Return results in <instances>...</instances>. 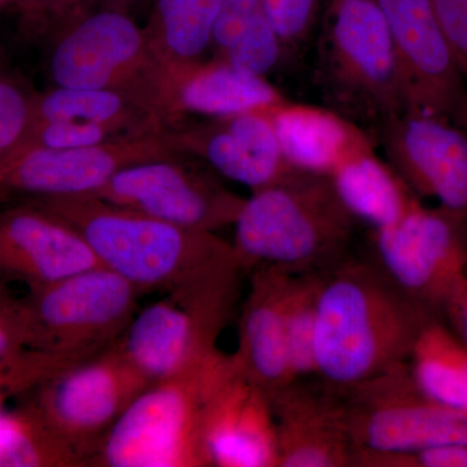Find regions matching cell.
<instances>
[{"label": "cell", "mask_w": 467, "mask_h": 467, "mask_svg": "<svg viewBox=\"0 0 467 467\" xmlns=\"http://www.w3.org/2000/svg\"><path fill=\"white\" fill-rule=\"evenodd\" d=\"M391 30L405 109L467 130V79L430 0H377Z\"/></svg>", "instance_id": "12"}, {"label": "cell", "mask_w": 467, "mask_h": 467, "mask_svg": "<svg viewBox=\"0 0 467 467\" xmlns=\"http://www.w3.org/2000/svg\"><path fill=\"white\" fill-rule=\"evenodd\" d=\"M355 221L328 175L295 171L245 199L233 225L234 250L243 270L290 273L337 257Z\"/></svg>", "instance_id": "3"}, {"label": "cell", "mask_w": 467, "mask_h": 467, "mask_svg": "<svg viewBox=\"0 0 467 467\" xmlns=\"http://www.w3.org/2000/svg\"><path fill=\"white\" fill-rule=\"evenodd\" d=\"M33 349V335L24 297L9 294L0 285V358Z\"/></svg>", "instance_id": "33"}, {"label": "cell", "mask_w": 467, "mask_h": 467, "mask_svg": "<svg viewBox=\"0 0 467 467\" xmlns=\"http://www.w3.org/2000/svg\"><path fill=\"white\" fill-rule=\"evenodd\" d=\"M270 400L278 441V466H342L353 460L343 408L294 395L288 386L270 395Z\"/></svg>", "instance_id": "22"}, {"label": "cell", "mask_w": 467, "mask_h": 467, "mask_svg": "<svg viewBox=\"0 0 467 467\" xmlns=\"http://www.w3.org/2000/svg\"><path fill=\"white\" fill-rule=\"evenodd\" d=\"M63 218L84 236L99 265L142 294L243 270L233 243L216 233L174 225L98 198L29 202Z\"/></svg>", "instance_id": "1"}, {"label": "cell", "mask_w": 467, "mask_h": 467, "mask_svg": "<svg viewBox=\"0 0 467 467\" xmlns=\"http://www.w3.org/2000/svg\"><path fill=\"white\" fill-rule=\"evenodd\" d=\"M211 47L214 57L261 77L275 70L285 52L264 0H223Z\"/></svg>", "instance_id": "24"}, {"label": "cell", "mask_w": 467, "mask_h": 467, "mask_svg": "<svg viewBox=\"0 0 467 467\" xmlns=\"http://www.w3.org/2000/svg\"><path fill=\"white\" fill-rule=\"evenodd\" d=\"M234 365L233 356L217 350L195 367L150 384L117 420L90 466H208L202 414Z\"/></svg>", "instance_id": "5"}, {"label": "cell", "mask_w": 467, "mask_h": 467, "mask_svg": "<svg viewBox=\"0 0 467 467\" xmlns=\"http://www.w3.org/2000/svg\"><path fill=\"white\" fill-rule=\"evenodd\" d=\"M92 198L174 225L216 233L234 225L245 199L181 159L153 160L117 173Z\"/></svg>", "instance_id": "13"}, {"label": "cell", "mask_w": 467, "mask_h": 467, "mask_svg": "<svg viewBox=\"0 0 467 467\" xmlns=\"http://www.w3.org/2000/svg\"><path fill=\"white\" fill-rule=\"evenodd\" d=\"M318 281H291L285 303V334L291 379L317 373L316 367V300Z\"/></svg>", "instance_id": "29"}, {"label": "cell", "mask_w": 467, "mask_h": 467, "mask_svg": "<svg viewBox=\"0 0 467 467\" xmlns=\"http://www.w3.org/2000/svg\"><path fill=\"white\" fill-rule=\"evenodd\" d=\"M318 72L333 109L373 128L405 110L391 30L377 0H325Z\"/></svg>", "instance_id": "6"}, {"label": "cell", "mask_w": 467, "mask_h": 467, "mask_svg": "<svg viewBox=\"0 0 467 467\" xmlns=\"http://www.w3.org/2000/svg\"><path fill=\"white\" fill-rule=\"evenodd\" d=\"M425 467H467V444H450L423 451L409 457Z\"/></svg>", "instance_id": "36"}, {"label": "cell", "mask_w": 467, "mask_h": 467, "mask_svg": "<svg viewBox=\"0 0 467 467\" xmlns=\"http://www.w3.org/2000/svg\"><path fill=\"white\" fill-rule=\"evenodd\" d=\"M81 119L110 126L128 137L168 130L158 117L125 95L103 88L52 86L36 94L34 119Z\"/></svg>", "instance_id": "25"}, {"label": "cell", "mask_w": 467, "mask_h": 467, "mask_svg": "<svg viewBox=\"0 0 467 467\" xmlns=\"http://www.w3.org/2000/svg\"><path fill=\"white\" fill-rule=\"evenodd\" d=\"M386 161L411 192L467 223V130L442 119L405 109L373 126Z\"/></svg>", "instance_id": "14"}, {"label": "cell", "mask_w": 467, "mask_h": 467, "mask_svg": "<svg viewBox=\"0 0 467 467\" xmlns=\"http://www.w3.org/2000/svg\"><path fill=\"white\" fill-rule=\"evenodd\" d=\"M330 178L344 207L374 230L393 225L417 204L400 175L374 147L347 160Z\"/></svg>", "instance_id": "23"}, {"label": "cell", "mask_w": 467, "mask_h": 467, "mask_svg": "<svg viewBox=\"0 0 467 467\" xmlns=\"http://www.w3.org/2000/svg\"><path fill=\"white\" fill-rule=\"evenodd\" d=\"M223 0H153L144 26L156 54L167 67L202 60Z\"/></svg>", "instance_id": "26"}, {"label": "cell", "mask_w": 467, "mask_h": 467, "mask_svg": "<svg viewBox=\"0 0 467 467\" xmlns=\"http://www.w3.org/2000/svg\"><path fill=\"white\" fill-rule=\"evenodd\" d=\"M142 292L98 265L27 292L33 349L60 359L67 368L99 355L124 334Z\"/></svg>", "instance_id": "8"}, {"label": "cell", "mask_w": 467, "mask_h": 467, "mask_svg": "<svg viewBox=\"0 0 467 467\" xmlns=\"http://www.w3.org/2000/svg\"><path fill=\"white\" fill-rule=\"evenodd\" d=\"M181 158L167 130L81 149L30 147L0 169V192L24 199V202L92 198L131 165Z\"/></svg>", "instance_id": "11"}, {"label": "cell", "mask_w": 467, "mask_h": 467, "mask_svg": "<svg viewBox=\"0 0 467 467\" xmlns=\"http://www.w3.org/2000/svg\"><path fill=\"white\" fill-rule=\"evenodd\" d=\"M167 133L178 153L204 160L218 174L252 192L295 171L285 161L267 110L207 119Z\"/></svg>", "instance_id": "16"}, {"label": "cell", "mask_w": 467, "mask_h": 467, "mask_svg": "<svg viewBox=\"0 0 467 467\" xmlns=\"http://www.w3.org/2000/svg\"><path fill=\"white\" fill-rule=\"evenodd\" d=\"M467 79V0H430Z\"/></svg>", "instance_id": "35"}, {"label": "cell", "mask_w": 467, "mask_h": 467, "mask_svg": "<svg viewBox=\"0 0 467 467\" xmlns=\"http://www.w3.org/2000/svg\"><path fill=\"white\" fill-rule=\"evenodd\" d=\"M146 2H149V0H77L72 11H76V9L110 8L133 15L134 9L140 7Z\"/></svg>", "instance_id": "37"}, {"label": "cell", "mask_w": 467, "mask_h": 467, "mask_svg": "<svg viewBox=\"0 0 467 467\" xmlns=\"http://www.w3.org/2000/svg\"><path fill=\"white\" fill-rule=\"evenodd\" d=\"M150 384L115 343L39 384L26 402L90 466L117 420Z\"/></svg>", "instance_id": "9"}, {"label": "cell", "mask_w": 467, "mask_h": 467, "mask_svg": "<svg viewBox=\"0 0 467 467\" xmlns=\"http://www.w3.org/2000/svg\"><path fill=\"white\" fill-rule=\"evenodd\" d=\"M420 331L416 303L380 270L343 266L318 284L316 367L335 387L353 389L401 367Z\"/></svg>", "instance_id": "2"}, {"label": "cell", "mask_w": 467, "mask_h": 467, "mask_svg": "<svg viewBox=\"0 0 467 467\" xmlns=\"http://www.w3.org/2000/svg\"><path fill=\"white\" fill-rule=\"evenodd\" d=\"M46 38L51 42L47 69L54 86L119 92L173 128L167 67L133 15L76 9Z\"/></svg>", "instance_id": "4"}, {"label": "cell", "mask_w": 467, "mask_h": 467, "mask_svg": "<svg viewBox=\"0 0 467 467\" xmlns=\"http://www.w3.org/2000/svg\"><path fill=\"white\" fill-rule=\"evenodd\" d=\"M459 321L461 333L467 334V292H462V296L460 295Z\"/></svg>", "instance_id": "38"}, {"label": "cell", "mask_w": 467, "mask_h": 467, "mask_svg": "<svg viewBox=\"0 0 467 467\" xmlns=\"http://www.w3.org/2000/svg\"><path fill=\"white\" fill-rule=\"evenodd\" d=\"M242 272L180 285L138 309L116 344L150 382L177 376L217 352Z\"/></svg>", "instance_id": "7"}, {"label": "cell", "mask_w": 467, "mask_h": 467, "mask_svg": "<svg viewBox=\"0 0 467 467\" xmlns=\"http://www.w3.org/2000/svg\"><path fill=\"white\" fill-rule=\"evenodd\" d=\"M267 17L285 51L299 47L308 38L325 0H264Z\"/></svg>", "instance_id": "32"}, {"label": "cell", "mask_w": 467, "mask_h": 467, "mask_svg": "<svg viewBox=\"0 0 467 467\" xmlns=\"http://www.w3.org/2000/svg\"><path fill=\"white\" fill-rule=\"evenodd\" d=\"M0 2H2V0H0Z\"/></svg>", "instance_id": "40"}, {"label": "cell", "mask_w": 467, "mask_h": 467, "mask_svg": "<svg viewBox=\"0 0 467 467\" xmlns=\"http://www.w3.org/2000/svg\"><path fill=\"white\" fill-rule=\"evenodd\" d=\"M98 265L84 236L47 209L23 202L0 213V282L39 290Z\"/></svg>", "instance_id": "17"}, {"label": "cell", "mask_w": 467, "mask_h": 467, "mask_svg": "<svg viewBox=\"0 0 467 467\" xmlns=\"http://www.w3.org/2000/svg\"><path fill=\"white\" fill-rule=\"evenodd\" d=\"M267 112L285 161L295 171L330 177L347 160L374 147L358 122L333 109L285 99Z\"/></svg>", "instance_id": "21"}, {"label": "cell", "mask_w": 467, "mask_h": 467, "mask_svg": "<svg viewBox=\"0 0 467 467\" xmlns=\"http://www.w3.org/2000/svg\"><path fill=\"white\" fill-rule=\"evenodd\" d=\"M36 95L0 75V169L26 149L36 117Z\"/></svg>", "instance_id": "30"}, {"label": "cell", "mask_w": 467, "mask_h": 467, "mask_svg": "<svg viewBox=\"0 0 467 467\" xmlns=\"http://www.w3.org/2000/svg\"><path fill=\"white\" fill-rule=\"evenodd\" d=\"M167 69L169 107L174 126L187 115L216 119L269 110L285 100L266 77L245 72L218 57Z\"/></svg>", "instance_id": "20"}, {"label": "cell", "mask_w": 467, "mask_h": 467, "mask_svg": "<svg viewBox=\"0 0 467 467\" xmlns=\"http://www.w3.org/2000/svg\"><path fill=\"white\" fill-rule=\"evenodd\" d=\"M85 467L27 402L0 413V467Z\"/></svg>", "instance_id": "28"}, {"label": "cell", "mask_w": 467, "mask_h": 467, "mask_svg": "<svg viewBox=\"0 0 467 467\" xmlns=\"http://www.w3.org/2000/svg\"><path fill=\"white\" fill-rule=\"evenodd\" d=\"M410 378L430 401L467 414V350L434 328H422L410 352Z\"/></svg>", "instance_id": "27"}, {"label": "cell", "mask_w": 467, "mask_h": 467, "mask_svg": "<svg viewBox=\"0 0 467 467\" xmlns=\"http://www.w3.org/2000/svg\"><path fill=\"white\" fill-rule=\"evenodd\" d=\"M21 26L30 38L47 36L72 11L76 0H16Z\"/></svg>", "instance_id": "34"}, {"label": "cell", "mask_w": 467, "mask_h": 467, "mask_svg": "<svg viewBox=\"0 0 467 467\" xmlns=\"http://www.w3.org/2000/svg\"><path fill=\"white\" fill-rule=\"evenodd\" d=\"M76 3H77V0H76V2H75V5H76ZM75 5H73V7H75ZM72 9H73V8H72Z\"/></svg>", "instance_id": "39"}, {"label": "cell", "mask_w": 467, "mask_h": 467, "mask_svg": "<svg viewBox=\"0 0 467 467\" xmlns=\"http://www.w3.org/2000/svg\"><path fill=\"white\" fill-rule=\"evenodd\" d=\"M202 439L208 466H278L269 393L243 374L236 362L209 396Z\"/></svg>", "instance_id": "18"}, {"label": "cell", "mask_w": 467, "mask_h": 467, "mask_svg": "<svg viewBox=\"0 0 467 467\" xmlns=\"http://www.w3.org/2000/svg\"><path fill=\"white\" fill-rule=\"evenodd\" d=\"M466 230L459 218L417 202L398 223L376 230L380 272L413 303L442 285L456 291Z\"/></svg>", "instance_id": "15"}, {"label": "cell", "mask_w": 467, "mask_h": 467, "mask_svg": "<svg viewBox=\"0 0 467 467\" xmlns=\"http://www.w3.org/2000/svg\"><path fill=\"white\" fill-rule=\"evenodd\" d=\"M126 137L128 135L119 133L110 126L81 119H34L32 133L24 150L30 147L48 150L81 149Z\"/></svg>", "instance_id": "31"}, {"label": "cell", "mask_w": 467, "mask_h": 467, "mask_svg": "<svg viewBox=\"0 0 467 467\" xmlns=\"http://www.w3.org/2000/svg\"><path fill=\"white\" fill-rule=\"evenodd\" d=\"M288 272L275 267L254 269L239 331L236 365L267 393L292 382L285 334Z\"/></svg>", "instance_id": "19"}, {"label": "cell", "mask_w": 467, "mask_h": 467, "mask_svg": "<svg viewBox=\"0 0 467 467\" xmlns=\"http://www.w3.org/2000/svg\"><path fill=\"white\" fill-rule=\"evenodd\" d=\"M401 367L356 387L344 409L353 454L371 461H399L450 444H467V414L441 407L420 391Z\"/></svg>", "instance_id": "10"}]
</instances>
